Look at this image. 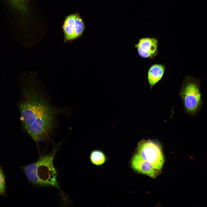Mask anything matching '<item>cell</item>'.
<instances>
[{
  "label": "cell",
  "instance_id": "cell-1",
  "mask_svg": "<svg viewBox=\"0 0 207 207\" xmlns=\"http://www.w3.org/2000/svg\"><path fill=\"white\" fill-rule=\"evenodd\" d=\"M24 94V99L19 105L21 120L26 132L37 142L51 132L56 117L64 110L53 106L32 85L26 90Z\"/></svg>",
  "mask_w": 207,
  "mask_h": 207
},
{
  "label": "cell",
  "instance_id": "cell-2",
  "mask_svg": "<svg viewBox=\"0 0 207 207\" xmlns=\"http://www.w3.org/2000/svg\"><path fill=\"white\" fill-rule=\"evenodd\" d=\"M62 142V141L53 142V148L50 153L41 155L35 162L23 167L27 177L32 184L41 186L53 187L61 189L53 161Z\"/></svg>",
  "mask_w": 207,
  "mask_h": 207
},
{
  "label": "cell",
  "instance_id": "cell-3",
  "mask_svg": "<svg viewBox=\"0 0 207 207\" xmlns=\"http://www.w3.org/2000/svg\"><path fill=\"white\" fill-rule=\"evenodd\" d=\"M200 79L188 76L185 78L179 93L185 111L191 116L196 115L203 104Z\"/></svg>",
  "mask_w": 207,
  "mask_h": 207
},
{
  "label": "cell",
  "instance_id": "cell-4",
  "mask_svg": "<svg viewBox=\"0 0 207 207\" xmlns=\"http://www.w3.org/2000/svg\"><path fill=\"white\" fill-rule=\"evenodd\" d=\"M135 152L151 164L155 169L161 171L164 158L161 147L158 143L150 139H142L138 143Z\"/></svg>",
  "mask_w": 207,
  "mask_h": 207
},
{
  "label": "cell",
  "instance_id": "cell-5",
  "mask_svg": "<svg viewBox=\"0 0 207 207\" xmlns=\"http://www.w3.org/2000/svg\"><path fill=\"white\" fill-rule=\"evenodd\" d=\"M130 165L131 168L135 172L153 178H156L161 172L160 171L155 169L150 163L142 159L136 152L131 159Z\"/></svg>",
  "mask_w": 207,
  "mask_h": 207
},
{
  "label": "cell",
  "instance_id": "cell-6",
  "mask_svg": "<svg viewBox=\"0 0 207 207\" xmlns=\"http://www.w3.org/2000/svg\"><path fill=\"white\" fill-rule=\"evenodd\" d=\"M158 41L156 38L145 37L140 39L135 47L139 55L143 58L154 55L157 50Z\"/></svg>",
  "mask_w": 207,
  "mask_h": 207
},
{
  "label": "cell",
  "instance_id": "cell-7",
  "mask_svg": "<svg viewBox=\"0 0 207 207\" xmlns=\"http://www.w3.org/2000/svg\"><path fill=\"white\" fill-rule=\"evenodd\" d=\"M165 71L164 66L160 64L152 65L148 71L147 78L150 88H152L162 78Z\"/></svg>",
  "mask_w": 207,
  "mask_h": 207
},
{
  "label": "cell",
  "instance_id": "cell-8",
  "mask_svg": "<svg viewBox=\"0 0 207 207\" xmlns=\"http://www.w3.org/2000/svg\"><path fill=\"white\" fill-rule=\"evenodd\" d=\"M76 14H70L65 18L62 26L65 42L73 41Z\"/></svg>",
  "mask_w": 207,
  "mask_h": 207
},
{
  "label": "cell",
  "instance_id": "cell-9",
  "mask_svg": "<svg viewBox=\"0 0 207 207\" xmlns=\"http://www.w3.org/2000/svg\"><path fill=\"white\" fill-rule=\"evenodd\" d=\"M89 159L93 164L98 166L103 164L107 160V157L104 152L99 150L92 151L90 154Z\"/></svg>",
  "mask_w": 207,
  "mask_h": 207
},
{
  "label": "cell",
  "instance_id": "cell-10",
  "mask_svg": "<svg viewBox=\"0 0 207 207\" xmlns=\"http://www.w3.org/2000/svg\"><path fill=\"white\" fill-rule=\"evenodd\" d=\"M85 28V26L82 19L78 13H76L74 25L73 40L80 37Z\"/></svg>",
  "mask_w": 207,
  "mask_h": 207
},
{
  "label": "cell",
  "instance_id": "cell-11",
  "mask_svg": "<svg viewBox=\"0 0 207 207\" xmlns=\"http://www.w3.org/2000/svg\"><path fill=\"white\" fill-rule=\"evenodd\" d=\"M5 190V180L4 175L0 169V193L3 194Z\"/></svg>",
  "mask_w": 207,
  "mask_h": 207
},
{
  "label": "cell",
  "instance_id": "cell-12",
  "mask_svg": "<svg viewBox=\"0 0 207 207\" xmlns=\"http://www.w3.org/2000/svg\"><path fill=\"white\" fill-rule=\"evenodd\" d=\"M24 0H9L10 2L12 3H16L21 2Z\"/></svg>",
  "mask_w": 207,
  "mask_h": 207
}]
</instances>
